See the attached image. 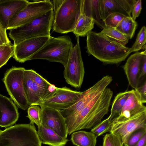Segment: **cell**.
<instances>
[{"mask_svg": "<svg viewBox=\"0 0 146 146\" xmlns=\"http://www.w3.org/2000/svg\"><path fill=\"white\" fill-rule=\"evenodd\" d=\"M112 91L106 88L92 100L77 115L66 121L68 134L85 129H90L101 122L109 111Z\"/></svg>", "mask_w": 146, "mask_h": 146, "instance_id": "6da1fadb", "label": "cell"}, {"mask_svg": "<svg viewBox=\"0 0 146 146\" xmlns=\"http://www.w3.org/2000/svg\"><path fill=\"white\" fill-rule=\"evenodd\" d=\"M86 36V52L105 64L118 63L130 53V48L100 32L91 31Z\"/></svg>", "mask_w": 146, "mask_h": 146, "instance_id": "7a4b0ae2", "label": "cell"}, {"mask_svg": "<svg viewBox=\"0 0 146 146\" xmlns=\"http://www.w3.org/2000/svg\"><path fill=\"white\" fill-rule=\"evenodd\" d=\"M53 19L52 9L25 25L9 30V36L13 41L14 46L31 38L49 36Z\"/></svg>", "mask_w": 146, "mask_h": 146, "instance_id": "3957f363", "label": "cell"}, {"mask_svg": "<svg viewBox=\"0 0 146 146\" xmlns=\"http://www.w3.org/2000/svg\"><path fill=\"white\" fill-rule=\"evenodd\" d=\"M34 125H16L0 130V146H41Z\"/></svg>", "mask_w": 146, "mask_h": 146, "instance_id": "277c9868", "label": "cell"}, {"mask_svg": "<svg viewBox=\"0 0 146 146\" xmlns=\"http://www.w3.org/2000/svg\"><path fill=\"white\" fill-rule=\"evenodd\" d=\"M73 47V44L69 36L54 37L50 36L46 44L29 60H46L50 62H59L65 67Z\"/></svg>", "mask_w": 146, "mask_h": 146, "instance_id": "5b68a950", "label": "cell"}, {"mask_svg": "<svg viewBox=\"0 0 146 146\" xmlns=\"http://www.w3.org/2000/svg\"><path fill=\"white\" fill-rule=\"evenodd\" d=\"M82 0H63L54 13L52 29L62 34L73 32L82 13Z\"/></svg>", "mask_w": 146, "mask_h": 146, "instance_id": "8992f818", "label": "cell"}, {"mask_svg": "<svg viewBox=\"0 0 146 146\" xmlns=\"http://www.w3.org/2000/svg\"><path fill=\"white\" fill-rule=\"evenodd\" d=\"M23 67L13 66L5 72L3 81L11 99L20 108L26 110L30 105L25 93Z\"/></svg>", "mask_w": 146, "mask_h": 146, "instance_id": "52a82bcc", "label": "cell"}, {"mask_svg": "<svg viewBox=\"0 0 146 146\" xmlns=\"http://www.w3.org/2000/svg\"><path fill=\"white\" fill-rule=\"evenodd\" d=\"M64 67V76L66 82L76 89H79L82 84L85 74L79 38L72 48Z\"/></svg>", "mask_w": 146, "mask_h": 146, "instance_id": "ba28073f", "label": "cell"}, {"mask_svg": "<svg viewBox=\"0 0 146 146\" xmlns=\"http://www.w3.org/2000/svg\"><path fill=\"white\" fill-rule=\"evenodd\" d=\"M112 81L111 76H104L92 86L82 92L79 100L73 105L59 111L65 121L72 119L79 113L92 100L102 93Z\"/></svg>", "mask_w": 146, "mask_h": 146, "instance_id": "9c48e42d", "label": "cell"}, {"mask_svg": "<svg viewBox=\"0 0 146 146\" xmlns=\"http://www.w3.org/2000/svg\"><path fill=\"white\" fill-rule=\"evenodd\" d=\"M50 0H33L15 16L10 22L7 30L15 28L25 25L53 9Z\"/></svg>", "mask_w": 146, "mask_h": 146, "instance_id": "30bf717a", "label": "cell"}, {"mask_svg": "<svg viewBox=\"0 0 146 146\" xmlns=\"http://www.w3.org/2000/svg\"><path fill=\"white\" fill-rule=\"evenodd\" d=\"M140 128H146V111L122 120L112 121L109 132L119 137L123 144L132 133Z\"/></svg>", "mask_w": 146, "mask_h": 146, "instance_id": "8fae6325", "label": "cell"}, {"mask_svg": "<svg viewBox=\"0 0 146 146\" xmlns=\"http://www.w3.org/2000/svg\"><path fill=\"white\" fill-rule=\"evenodd\" d=\"M82 92L74 91L65 86L56 87L53 95L37 105L60 111L74 104L79 99Z\"/></svg>", "mask_w": 146, "mask_h": 146, "instance_id": "7c38bea8", "label": "cell"}, {"mask_svg": "<svg viewBox=\"0 0 146 146\" xmlns=\"http://www.w3.org/2000/svg\"><path fill=\"white\" fill-rule=\"evenodd\" d=\"M49 36L31 38L19 42L14 46L13 58L17 62L22 63L29 60L46 44Z\"/></svg>", "mask_w": 146, "mask_h": 146, "instance_id": "4fadbf2b", "label": "cell"}, {"mask_svg": "<svg viewBox=\"0 0 146 146\" xmlns=\"http://www.w3.org/2000/svg\"><path fill=\"white\" fill-rule=\"evenodd\" d=\"M40 107L42 111L41 125L66 138L68 132L65 119L60 111L48 107Z\"/></svg>", "mask_w": 146, "mask_h": 146, "instance_id": "5bb4252c", "label": "cell"}, {"mask_svg": "<svg viewBox=\"0 0 146 146\" xmlns=\"http://www.w3.org/2000/svg\"><path fill=\"white\" fill-rule=\"evenodd\" d=\"M134 0H99V9L103 21L110 14L117 13L131 17L132 7Z\"/></svg>", "mask_w": 146, "mask_h": 146, "instance_id": "9a60e30c", "label": "cell"}, {"mask_svg": "<svg viewBox=\"0 0 146 146\" xmlns=\"http://www.w3.org/2000/svg\"><path fill=\"white\" fill-rule=\"evenodd\" d=\"M23 85L26 95L30 106L37 105L44 100L50 98L53 95L56 89V88L54 90H51L42 88L35 83L25 74Z\"/></svg>", "mask_w": 146, "mask_h": 146, "instance_id": "2e32d148", "label": "cell"}, {"mask_svg": "<svg viewBox=\"0 0 146 146\" xmlns=\"http://www.w3.org/2000/svg\"><path fill=\"white\" fill-rule=\"evenodd\" d=\"M29 2L26 0H0V22L6 29L13 18Z\"/></svg>", "mask_w": 146, "mask_h": 146, "instance_id": "e0dca14e", "label": "cell"}, {"mask_svg": "<svg viewBox=\"0 0 146 146\" xmlns=\"http://www.w3.org/2000/svg\"><path fill=\"white\" fill-rule=\"evenodd\" d=\"M19 113L13 100L0 94V126L7 127L14 124L18 120Z\"/></svg>", "mask_w": 146, "mask_h": 146, "instance_id": "ac0fdd59", "label": "cell"}, {"mask_svg": "<svg viewBox=\"0 0 146 146\" xmlns=\"http://www.w3.org/2000/svg\"><path fill=\"white\" fill-rule=\"evenodd\" d=\"M144 52H137L131 55L122 66L129 85L135 90L138 86L142 57Z\"/></svg>", "mask_w": 146, "mask_h": 146, "instance_id": "d6986e66", "label": "cell"}, {"mask_svg": "<svg viewBox=\"0 0 146 146\" xmlns=\"http://www.w3.org/2000/svg\"><path fill=\"white\" fill-rule=\"evenodd\" d=\"M145 111H146V107L141 102L137 92L135 90H130V94L125 103L120 114L112 121H120Z\"/></svg>", "mask_w": 146, "mask_h": 146, "instance_id": "ffe728a7", "label": "cell"}, {"mask_svg": "<svg viewBox=\"0 0 146 146\" xmlns=\"http://www.w3.org/2000/svg\"><path fill=\"white\" fill-rule=\"evenodd\" d=\"M37 133L42 143L49 146H64L68 141L52 130L42 125L38 128Z\"/></svg>", "mask_w": 146, "mask_h": 146, "instance_id": "44dd1931", "label": "cell"}, {"mask_svg": "<svg viewBox=\"0 0 146 146\" xmlns=\"http://www.w3.org/2000/svg\"><path fill=\"white\" fill-rule=\"evenodd\" d=\"M82 13L92 18L94 23L103 29L105 25L102 20L99 9V0H82Z\"/></svg>", "mask_w": 146, "mask_h": 146, "instance_id": "7402d4cb", "label": "cell"}, {"mask_svg": "<svg viewBox=\"0 0 146 146\" xmlns=\"http://www.w3.org/2000/svg\"><path fill=\"white\" fill-rule=\"evenodd\" d=\"M97 137L91 132L80 131L72 133L71 140L77 146H96Z\"/></svg>", "mask_w": 146, "mask_h": 146, "instance_id": "603a6c76", "label": "cell"}, {"mask_svg": "<svg viewBox=\"0 0 146 146\" xmlns=\"http://www.w3.org/2000/svg\"><path fill=\"white\" fill-rule=\"evenodd\" d=\"M94 22L93 19L86 16L82 13L75 28L72 32L77 38L84 37L94 28Z\"/></svg>", "mask_w": 146, "mask_h": 146, "instance_id": "cb8c5ba5", "label": "cell"}, {"mask_svg": "<svg viewBox=\"0 0 146 146\" xmlns=\"http://www.w3.org/2000/svg\"><path fill=\"white\" fill-rule=\"evenodd\" d=\"M130 93V91L120 92L117 94L111 106V113L109 116L111 121L120 114Z\"/></svg>", "mask_w": 146, "mask_h": 146, "instance_id": "d4e9b609", "label": "cell"}, {"mask_svg": "<svg viewBox=\"0 0 146 146\" xmlns=\"http://www.w3.org/2000/svg\"><path fill=\"white\" fill-rule=\"evenodd\" d=\"M137 25V22L131 17H126L115 29L127 36L129 39L133 37Z\"/></svg>", "mask_w": 146, "mask_h": 146, "instance_id": "484cf974", "label": "cell"}, {"mask_svg": "<svg viewBox=\"0 0 146 146\" xmlns=\"http://www.w3.org/2000/svg\"><path fill=\"white\" fill-rule=\"evenodd\" d=\"M24 74L32 80L34 82L41 87L50 90L55 88L56 86L50 83L36 71L32 69H25Z\"/></svg>", "mask_w": 146, "mask_h": 146, "instance_id": "4316f807", "label": "cell"}, {"mask_svg": "<svg viewBox=\"0 0 146 146\" xmlns=\"http://www.w3.org/2000/svg\"><path fill=\"white\" fill-rule=\"evenodd\" d=\"M100 32L125 46L128 42L129 38L115 28L105 26Z\"/></svg>", "mask_w": 146, "mask_h": 146, "instance_id": "83f0119b", "label": "cell"}, {"mask_svg": "<svg viewBox=\"0 0 146 146\" xmlns=\"http://www.w3.org/2000/svg\"><path fill=\"white\" fill-rule=\"evenodd\" d=\"M27 117L30 120V124L35 123L38 128L41 125L42 111L41 108L37 105H32L28 108Z\"/></svg>", "mask_w": 146, "mask_h": 146, "instance_id": "f1b7e54d", "label": "cell"}, {"mask_svg": "<svg viewBox=\"0 0 146 146\" xmlns=\"http://www.w3.org/2000/svg\"><path fill=\"white\" fill-rule=\"evenodd\" d=\"M15 46L12 44L0 46V68L13 56Z\"/></svg>", "mask_w": 146, "mask_h": 146, "instance_id": "f546056e", "label": "cell"}, {"mask_svg": "<svg viewBox=\"0 0 146 146\" xmlns=\"http://www.w3.org/2000/svg\"><path fill=\"white\" fill-rule=\"evenodd\" d=\"M146 134V128L138 129L132 133L123 144L125 146H135L138 142Z\"/></svg>", "mask_w": 146, "mask_h": 146, "instance_id": "4dcf8cb0", "label": "cell"}, {"mask_svg": "<svg viewBox=\"0 0 146 146\" xmlns=\"http://www.w3.org/2000/svg\"><path fill=\"white\" fill-rule=\"evenodd\" d=\"M146 29L145 26L142 27L138 34L135 43L130 48V52H136L141 49L145 44Z\"/></svg>", "mask_w": 146, "mask_h": 146, "instance_id": "1f68e13d", "label": "cell"}, {"mask_svg": "<svg viewBox=\"0 0 146 146\" xmlns=\"http://www.w3.org/2000/svg\"><path fill=\"white\" fill-rule=\"evenodd\" d=\"M111 121L108 117L93 127L91 132L97 137L110 131Z\"/></svg>", "mask_w": 146, "mask_h": 146, "instance_id": "d6a6232c", "label": "cell"}, {"mask_svg": "<svg viewBox=\"0 0 146 146\" xmlns=\"http://www.w3.org/2000/svg\"><path fill=\"white\" fill-rule=\"evenodd\" d=\"M125 17V15L120 13H112L109 15L103 21L105 26L115 28Z\"/></svg>", "mask_w": 146, "mask_h": 146, "instance_id": "836d02e7", "label": "cell"}, {"mask_svg": "<svg viewBox=\"0 0 146 146\" xmlns=\"http://www.w3.org/2000/svg\"><path fill=\"white\" fill-rule=\"evenodd\" d=\"M103 139V146H123L119 137L112 133L106 134Z\"/></svg>", "mask_w": 146, "mask_h": 146, "instance_id": "e575fe53", "label": "cell"}, {"mask_svg": "<svg viewBox=\"0 0 146 146\" xmlns=\"http://www.w3.org/2000/svg\"><path fill=\"white\" fill-rule=\"evenodd\" d=\"M146 50L145 49L142 57L140 70L138 79V87L143 84L146 81Z\"/></svg>", "mask_w": 146, "mask_h": 146, "instance_id": "d590c367", "label": "cell"}, {"mask_svg": "<svg viewBox=\"0 0 146 146\" xmlns=\"http://www.w3.org/2000/svg\"><path fill=\"white\" fill-rule=\"evenodd\" d=\"M142 9V2L141 0H134L133 4L131 13V17L133 20L135 21L137 17L139 16Z\"/></svg>", "mask_w": 146, "mask_h": 146, "instance_id": "8d00e7d4", "label": "cell"}, {"mask_svg": "<svg viewBox=\"0 0 146 146\" xmlns=\"http://www.w3.org/2000/svg\"><path fill=\"white\" fill-rule=\"evenodd\" d=\"M139 95L143 104L146 102V81L135 90Z\"/></svg>", "mask_w": 146, "mask_h": 146, "instance_id": "74e56055", "label": "cell"}, {"mask_svg": "<svg viewBox=\"0 0 146 146\" xmlns=\"http://www.w3.org/2000/svg\"><path fill=\"white\" fill-rule=\"evenodd\" d=\"M0 38L5 44H11L7 34V29L0 22Z\"/></svg>", "mask_w": 146, "mask_h": 146, "instance_id": "f35d334b", "label": "cell"}, {"mask_svg": "<svg viewBox=\"0 0 146 146\" xmlns=\"http://www.w3.org/2000/svg\"><path fill=\"white\" fill-rule=\"evenodd\" d=\"M63 0H53L51 1L53 5V13H54L62 4Z\"/></svg>", "mask_w": 146, "mask_h": 146, "instance_id": "ab89813d", "label": "cell"}, {"mask_svg": "<svg viewBox=\"0 0 146 146\" xmlns=\"http://www.w3.org/2000/svg\"><path fill=\"white\" fill-rule=\"evenodd\" d=\"M146 134L139 141L135 146H146Z\"/></svg>", "mask_w": 146, "mask_h": 146, "instance_id": "60d3db41", "label": "cell"}, {"mask_svg": "<svg viewBox=\"0 0 146 146\" xmlns=\"http://www.w3.org/2000/svg\"><path fill=\"white\" fill-rule=\"evenodd\" d=\"M2 40L0 38V46L5 44Z\"/></svg>", "mask_w": 146, "mask_h": 146, "instance_id": "b9f144b4", "label": "cell"}]
</instances>
